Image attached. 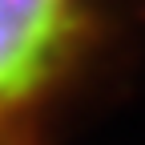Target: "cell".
I'll return each instance as SVG.
<instances>
[{
    "mask_svg": "<svg viewBox=\"0 0 145 145\" xmlns=\"http://www.w3.org/2000/svg\"><path fill=\"white\" fill-rule=\"evenodd\" d=\"M85 36V0H0V117L44 101L77 69Z\"/></svg>",
    "mask_w": 145,
    "mask_h": 145,
    "instance_id": "6da1fadb",
    "label": "cell"
},
{
    "mask_svg": "<svg viewBox=\"0 0 145 145\" xmlns=\"http://www.w3.org/2000/svg\"><path fill=\"white\" fill-rule=\"evenodd\" d=\"M0 145H16V141H4V137H0Z\"/></svg>",
    "mask_w": 145,
    "mask_h": 145,
    "instance_id": "7a4b0ae2",
    "label": "cell"
}]
</instances>
